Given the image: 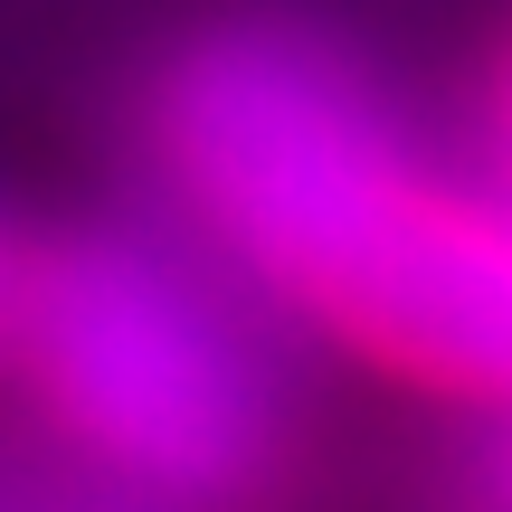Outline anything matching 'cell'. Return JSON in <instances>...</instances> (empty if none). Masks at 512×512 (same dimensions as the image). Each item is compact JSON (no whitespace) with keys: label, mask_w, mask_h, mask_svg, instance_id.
<instances>
[{"label":"cell","mask_w":512,"mask_h":512,"mask_svg":"<svg viewBox=\"0 0 512 512\" xmlns=\"http://www.w3.org/2000/svg\"><path fill=\"white\" fill-rule=\"evenodd\" d=\"M494 133H503V152H512V67H503V95H494Z\"/></svg>","instance_id":"cell-4"},{"label":"cell","mask_w":512,"mask_h":512,"mask_svg":"<svg viewBox=\"0 0 512 512\" xmlns=\"http://www.w3.org/2000/svg\"><path fill=\"white\" fill-rule=\"evenodd\" d=\"M19 266H29V256H19L10 238H0V342H10V304H19Z\"/></svg>","instance_id":"cell-3"},{"label":"cell","mask_w":512,"mask_h":512,"mask_svg":"<svg viewBox=\"0 0 512 512\" xmlns=\"http://www.w3.org/2000/svg\"><path fill=\"white\" fill-rule=\"evenodd\" d=\"M10 351L86 456L171 494L238 484L275 437V389L247 332L171 256L133 238H76L29 256Z\"/></svg>","instance_id":"cell-2"},{"label":"cell","mask_w":512,"mask_h":512,"mask_svg":"<svg viewBox=\"0 0 512 512\" xmlns=\"http://www.w3.org/2000/svg\"><path fill=\"white\" fill-rule=\"evenodd\" d=\"M152 152L190 219L332 342L512 408V190L437 171L323 38H200L152 95Z\"/></svg>","instance_id":"cell-1"}]
</instances>
